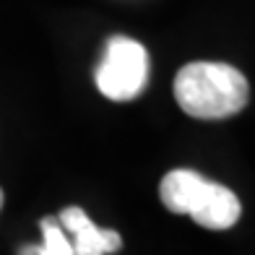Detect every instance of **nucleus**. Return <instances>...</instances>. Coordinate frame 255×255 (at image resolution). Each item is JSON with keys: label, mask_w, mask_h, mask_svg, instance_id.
<instances>
[{"label": "nucleus", "mask_w": 255, "mask_h": 255, "mask_svg": "<svg viewBox=\"0 0 255 255\" xmlns=\"http://www.w3.org/2000/svg\"><path fill=\"white\" fill-rule=\"evenodd\" d=\"M0 208H3V190H0Z\"/></svg>", "instance_id": "nucleus-6"}, {"label": "nucleus", "mask_w": 255, "mask_h": 255, "mask_svg": "<svg viewBox=\"0 0 255 255\" xmlns=\"http://www.w3.org/2000/svg\"><path fill=\"white\" fill-rule=\"evenodd\" d=\"M250 86L235 65L188 63L175 76L177 107L195 120H224L248 107Z\"/></svg>", "instance_id": "nucleus-1"}, {"label": "nucleus", "mask_w": 255, "mask_h": 255, "mask_svg": "<svg viewBox=\"0 0 255 255\" xmlns=\"http://www.w3.org/2000/svg\"><path fill=\"white\" fill-rule=\"evenodd\" d=\"M57 224L65 235H71L73 255H110L123 248V237L115 229H99L86 216L84 208L68 206L57 214Z\"/></svg>", "instance_id": "nucleus-4"}, {"label": "nucleus", "mask_w": 255, "mask_h": 255, "mask_svg": "<svg viewBox=\"0 0 255 255\" xmlns=\"http://www.w3.org/2000/svg\"><path fill=\"white\" fill-rule=\"evenodd\" d=\"M39 227H42V245H29L18 255H73L71 237L57 224V216H44Z\"/></svg>", "instance_id": "nucleus-5"}, {"label": "nucleus", "mask_w": 255, "mask_h": 255, "mask_svg": "<svg viewBox=\"0 0 255 255\" xmlns=\"http://www.w3.org/2000/svg\"><path fill=\"white\" fill-rule=\"evenodd\" d=\"M97 89L112 102H130L146 89L148 52L130 37H112L97 68Z\"/></svg>", "instance_id": "nucleus-3"}, {"label": "nucleus", "mask_w": 255, "mask_h": 255, "mask_svg": "<svg viewBox=\"0 0 255 255\" xmlns=\"http://www.w3.org/2000/svg\"><path fill=\"white\" fill-rule=\"evenodd\" d=\"M159 198L172 214H188L206 229H229L240 219L237 195L193 169H172L161 177Z\"/></svg>", "instance_id": "nucleus-2"}]
</instances>
